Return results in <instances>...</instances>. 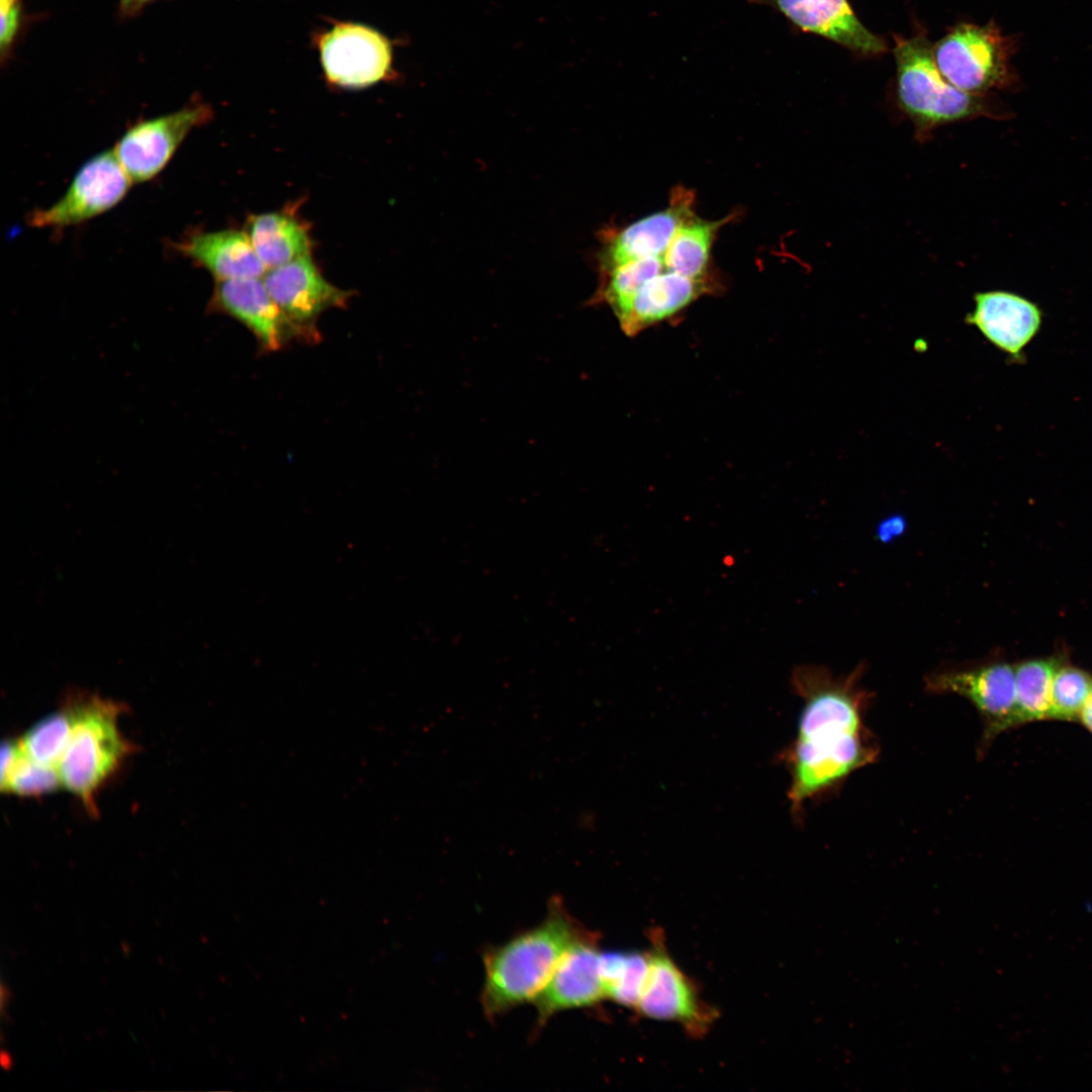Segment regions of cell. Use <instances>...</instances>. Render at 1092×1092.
Returning a JSON list of instances; mask_svg holds the SVG:
<instances>
[{"label": "cell", "mask_w": 1092, "mask_h": 1092, "mask_svg": "<svg viewBox=\"0 0 1092 1092\" xmlns=\"http://www.w3.org/2000/svg\"><path fill=\"white\" fill-rule=\"evenodd\" d=\"M863 672V664L844 676L821 665H802L793 672V687L804 700L796 737L785 754L795 818L802 817L807 801L833 791L878 758L879 743L864 724L872 694L860 684Z\"/></svg>", "instance_id": "1"}, {"label": "cell", "mask_w": 1092, "mask_h": 1092, "mask_svg": "<svg viewBox=\"0 0 1092 1092\" xmlns=\"http://www.w3.org/2000/svg\"><path fill=\"white\" fill-rule=\"evenodd\" d=\"M590 930L553 898L544 920L486 950L481 1005L487 1018L534 1002L565 953Z\"/></svg>", "instance_id": "2"}, {"label": "cell", "mask_w": 1092, "mask_h": 1092, "mask_svg": "<svg viewBox=\"0 0 1092 1092\" xmlns=\"http://www.w3.org/2000/svg\"><path fill=\"white\" fill-rule=\"evenodd\" d=\"M893 38L897 101L916 139L922 142L937 126L990 113L984 95L962 91L942 76L925 30Z\"/></svg>", "instance_id": "3"}, {"label": "cell", "mask_w": 1092, "mask_h": 1092, "mask_svg": "<svg viewBox=\"0 0 1092 1092\" xmlns=\"http://www.w3.org/2000/svg\"><path fill=\"white\" fill-rule=\"evenodd\" d=\"M66 702L73 724L57 768L62 785L95 812L96 794L131 748L117 725L123 707L100 696L82 693L70 695Z\"/></svg>", "instance_id": "4"}, {"label": "cell", "mask_w": 1092, "mask_h": 1092, "mask_svg": "<svg viewBox=\"0 0 1092 1092\" xmlns=\"http://www.w3.org/2000/svg\"><path fill=\"white\" fill-rule=\"evenodd\" d=\"M1016 43L994 21L983 25L962 22L933 43V56L949 83L962 91L985 95L1014 82L1011 58Z\"/></svg>", "instance_id": "5"}, {"label": "cell", "mask_w": 1092, "mask_h": 1092, "mask_svg": "<svg viewBox=\"0 0 1092 1092\" xmlns=\"http://www.w3.org/2000/svg\"><path fill=\"white\" fill-rule=\"evenodd\" d=\"M132 181L113 150L86 161L64 195L46 208L32 211L27 222L33 228L58 229L84 222L118 204Z\"/></svg>", "instance_id": "6"}, {"label": "cell", "mask_w": 1092, "mask_h": 1092, "mask_svg": "<svg viewBox=\"0 0 1092 1092\" xmlns=\"http://www.w3.org/2000/svg\"><path fill=\"white\" fill-rule=\"evenodd\" d=\"M650 941L648 973L635 1010L651 1019L678 1023L692 1035H703L715 1011L668 954L662 932L653 930Z\"/></svg>", "instance_id": "7"}, {"label": "cell", "mask_w": 1092, "mask_h": 1092, "mask_svg": "<svg viewBox=\"0 0 1092 1092\" xmlns=\"http://www.w3.org/2000/svg\"><path fill=\"white\" fill-rule=\"evenodd\" d=\"M316 47L325 77L335 86L365 88L393 74L389 40L369 26L337 23L316 37Z\"/></svg>", "instance_id": "8"}, {"label": "cell", "mask_w": 1092, "mask_h": 1092, "mask_svg": "<svg viewBox=\"0 0 1092 1092\" xmlns=\"http://www.w3.org/2000/svg\"><path fill=\"white\" fill-rule=\"evenodd\" d=\"M925 687L930 693L961 696L975 707L983 722L980 754L997 736L1014 728L1015 668L1008 663L932 672Z\"/></svg>", "instance_id": "9"}, {"label": "cell", "mask_w": 1092, "mask_h": 1092, "mask_svg": "<svg viewBox=\"0 0 1092 1092\" xmlns=\"http://www.w3.org/2000/svg\"><path fill=\"white\" fill-rule=\"evenodd\" d=\"M209 105L192 102L173 112L138 121L113 150L133 183L156 177L170 162L189 132L209 121Z\"/></svg>", "instance_id": "10"}, {"label": "cell", "mask_w": 1092, "mask_h": 1092, "mask_svg": "<svg viewBox=\"0 0 1092 1092\" xmlns=\"http://www.w3.org/2000/svg\"><path fill=\"white\" fill-rule=\"evenodd\" d=\"M598 935L589 932L562 958L547 985L534 1000L540 1028L555 1013L594 1007L606 999Z\"/></svg>", "instance_id": "11"}, {"label": "cell", "mask_w": 1092, "mask_h": 1092, "mask_svg": "<svg viewBox=\"0 0 1092 1092\" xmlns=\"http://www.w3.org/2000/svg\"><path fill=\"white\" fill-rule=\"evenodd\" d=\"M263 280L286 316L307 334L322 312L345 306L350 296L322 275L311 255L267 270Z\"/></svg>", "instance_id": "12"}, {"label": "cell", "mask_w": 1092, "mask_h": 1092, "mask_svg": "<svg viewBox=\"0 0 1092 1092\" xmlns=\"http://www.w3.org/2000/svg\"><path fill=\"white\" fill-rule=\"evenodd\" d=\"M974 309L966 323L976 327L1012 362L1025 359L1024 350L1039 333L1042 310L1031 300L1013 292L992 290L974 295Z\"/></svg>", "instance_id": "13"}, {"label": "cell", "mask_w": 1092, "mask_h": 1092, "mask_svg": "<svg viewBox=\"0 0 1092 1092\" xmlns=\"http://www.w3.org/2000/svg\"><path fill=\"white\" fill-rule=\"evenodd\" d=\"M210 306L245 325L267 350L275 351L291 338L307 334L278 306L263 277L215 281Z\"/></svg>", "instance_id": "14"}, {"label": "cell", "mask_w": 1092, "mask_h": 1092, "mask_svg": "<svg viewBox=\"0 0 1092 1092\" xmlns=\"http://www.w3.org/2000/svg\"><path fill=\"white\" fill-rule=\"evenodd\" d=\"M804 32L822 36L859 56L888 52L885 39L869 30L847 0H766Z\"/></svg>", "instance_id": "15"}, {"label": "cell", "mask_w": 1092, "mask_h": 1092, "mask_svg": "<svg viewBox=\"0 0 1092 1092\" xmlns=\"http://www.w3.org/2000/svg\"><path fill=\"white\" fill-rule=\"evenodd\" d=\"M692 204L693 195L678 189L666 208L614 234L601 252V269L608 273L630 261L663 256L676 231L693 215Z\"/></svg>", "instance_id": "16"}, {"label": "cell", "mask_w": 1092, "mask_h": 1092, "mask_svg": "<svg viewBox=\"0 0 1092 1092\" xmlns=\"http://www.w3.org/2000/svg\"><path fill=\"white\" fill-rule=\"evenodd\" d=\"M174 248L207 270L215 281L263 277L267 271L244 231L193 233L176 242Z\"/></svg>", "instance_id": "17"}, {"label": "cell", "mask_w": 1092, "mask_h": 1092, "mask_svg": "<svg viewBox=\"0 0 1092 1092\" xmlns=\"http://www.w3.org/2000/svg\"><path fill=\"white\" fill-rule=\"evenodd\" d=\"M705 290L703 279L663 271L647 281L635 295L629 313L620 324L634 335L650 325L674 315Z\"/></svg>", "instance_id": "18"}, {"label": "cell", "mask_w": 1092, "mask_h": 1092, "mask_svg": "<svg viewBox=\"0 0 1092 1092\" xmlns=\"http://www.w3.org/2000/svg\"><path fill=\"white\" fill-rule=\"evenodd\" d=\"M246 232L267 270L310 255L308 229L291 211L253 215L249 218Z\"/></svg>", "instance_id": "19"}, {"label": "cell", "mask_w": 1092, "mask_h": 1092, "mask_svg": "<svg viewBox=\"0 0 1092 1092\" xmlns=\"http://www.w3.org/2000/svg\"><path fill=\"white\" fill-rule=\"evenodd\" d=\"M729 218L708 221L689 217L676 231L664 255L665 270L703 279L718 230Z\"/></svg>", "instance_id": "20"}, {"label": "cell", "mask_w": 1092, "mask_h": 1092, "mask_svg": "<svg viewBox=\"0 0 1092 1092\" xmlns=\"http://www.w3.org/2000/svg\"><path fill=\"white\" fill-rule=\"evenodd\" d=\"M1062 665L1055 657L1024 661L1015 668L1014 728L1048 720L1054 675Z\"/></svg>", "instance_id": "21"}, {"label": "cell", "mask_w": 1092, "mask_h": 1092, "mask_svg": "<svg viewBox=\"0 0 1092 1092\" xmlns=\"http://www.w3.org/2000/svg\"><path fill=\"white\" fill-rule=\"evenodd\" d=\"M648 967V951L602 952L601 973L606 998L635 1010Z\"/></svg>", "instance_id": "22"}, {"label": "cell", "mask_w": 1092, "mask_h": 1092, "mask_svg": "<svg viewBox=\"0 0 1092 1092\" xmlns=\"http://www.w3.org/2000/svg\"><path fill=\"white\" fill-rule=\"evenodd\" d=\"M664 270L663 256H658L630 261L606 273L602 294L620 324L628 315L639 289Z\"/></svg>", "instance_id": "23"}, {"label": "cell", "mask_w": 1092, "mask_h": 1092, "mask_svg": "<svg viewBox=\"0 0 1092 1092\" xmlns=\"http://www.w3.org/2000/svg\"><path fill=\"white\" fill-rule=\"evenodd\" d=\"M72 724V712L66 702L61 710L33 725L18 740L19 746L32 760L57 767L70 739Z\"/></svg>", "instance_id": "24"}, {"label": "cell", "mask_w": 1092, "mask_h": 1092, "mask_svg": "<svg viewBox=\"0 0 1092 1092\" xmlns=\"http://www.w3.org/2000/svg\"><path fill=\"white\" fill-rule=\"evenodd\" d=\"M1092 698V676L1085 670L1060 665L1051 689L1048 720L1074 721Z\"/></svg>", "instance_id": "25"}, {"label": "cell", "mask_w": 1092, "mask_h": 1092, "mask_svg": "<svg viewBox=\"0 0 1092 1092\" xmlns=\"http://www.w3.org/2000/svg\"><path fill=\"white\" fill-rule=\"evenodd\" d=\"M0 776L1 790L20 796H40L62 785L58 768L32 760L21 750L18 741L12 761Z\"/></svg>", "instance_id": "26"}, {"label": "cell", "mask_w": 1092, "mask_h": 1092, "mask_svg": "<svg viewBox=\"0 0 1092 1092\" xmlns=\"http://www.w3.org/2000/svg\"><path fill=\"white\" fill-rule=\"evenodd\" d=\"M0 51L4 60L13 49L22 26V8L20 0H0Z\"/></svg>", "instance_id": "27"}, {"label": "cell", "mask_w": 1092, "mask_h": 1092, "mask_svg": "<svg viewBox=\"0 0 1092 1092\" xmlns=\"http://www.w3.org/2000/svg\"><path fill=\"white\" fill-rule=\"evenodd\" d=\"M905 528V520L901 517H892L884 521L879 529L878 536L881 541H889L901 534Z\"/></svg>", "instance_id": "28"}, {"label": "cell", "mask_w": 1092, "mask_h": 1092, "mask_svg": "<svg viewBox=\"0 0 1092 1092\" xmlns=\"http://www.w3.org/2000/svg\"><path fill=\"white\" fill-rule=\"evenodd\" d=\"M156 1L158 0H118V3L121 13L130 16Z\"/></svg>", "instance_id": "29"}, {"label": "cell", "mask_w": 1092, "mask_h": 1092, "mask_svg": "<svg viewBox=\"0 0 1092 1092\" xmlns=\"http://www.w3.org/2000/svg\"><path fill=\"white\" fill-rule=\"evenodd\" d=\"M1078 721L1092 734V698L1082 710Z\"/></svg>", "instance_id": "30"}, {"label": "cell", "mask_w": 1092, "mask_h": 1092, "mask_svg": "<svg viewBox=\"0 0 1092 1092\" xmlns=\"http://www.w3.org/2000/svg\"><path fill=\"white\" fill-rule=\"evenodd\" d=\"M0 1064L4 1070H9L12 1066V1059L6 1051L1 1052Z\"/></svg>", "instance_id": "31"}]
</instances>
